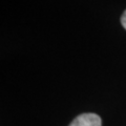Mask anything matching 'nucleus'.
Here are the masks:
<instances>
[{
	"label": "nucleus",
	"mask_w": 126,
	"mask_h": 126,
	"mask_svg": "<svg viewBox=\"0 0 126 126\" xmlns=\"http://www.w3.org/2000/svg\"><path fill=\"white\" fill-rule=\"evenodd\" d=\"M121 23L122 25H123V27L126 30V11L124 12V14L122 15V18H121Z\"/></svg>",
	"instance_id": "2"
},
{
	"label": "nucleus",
	"mask_w": 126,
	"mask_h": 126,
	"mask_svg": "<svg viewBox=\"0 0 126 126\" xmlns=\"http://www.w3.org/2000/svg\"><path fill=\"white\" fill-rule=\"evenodd\" d=\"M69 126H102V121L96 113H82L78 116Z\"/></svg>",
	"instance_id": "1"
}]
</instances>
